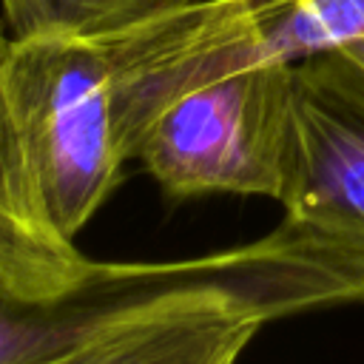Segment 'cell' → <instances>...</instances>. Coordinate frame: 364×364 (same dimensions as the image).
<instances>
[{
  "label": "cell",
  "mask_w": 364,
  "mask_h": 364,
  "mask_svg": "<svg viewBox=\"0 0 364 364\" xmlns=\"http://www.w3.org/2000/svg\"><path fill=\"white\" fill-rule=\"evenodd\" d=\"M119 145L97 37H3L0 293L3 307H60L97 264L74 247L119 182Z\"/></svg>",
  "instance_id": "cell-1"
},
{
  "label": "cell",
  "mask_w": 364,
  "mask_h": 364,
  "mask_svg": "<svg viewBox=\"0 0 364 364\" xmlns=\"http://www.w3.org/2000/svg\"><path fill=\"white\" fill-rule=\"evenodd\" d=\"M327 304L262 242L228 256L225 276L154 287L46 330L3 307L0 364H236L279 313Z\"/></svg>",
  "instance_id": "cell-2"
},
{
  "label": "cell",
  "mask_w": 364,
  "mask_h": 364,
  "mask_svg": "<svg viewBox=\"0 0 364 364\" xmlns=\"http://www.w3.org/2000/svg\"><path fill=\"white\" fill-rule=\"evenodd\" d=\"M296 139L293 63L259 60L179 97L136 162L173 199L236 193L282 199Z\"/></svg>",
  "instance_id": "cell-3"
},
{
  "label": "cell",
  "mask_w": 364,
  "mask_h": 364,
  "mask_svg": "<svg viewBox=\"0 0 364 364\" xmlns=\"http://www.w3.org/2000/svg\"><path fill=\"white\" fill-rule=\"evenodd\" d=\"M279 17L282 0H196L97 37L125 162L136 159L154 122L179 97L213 77L276 57Z\"/></svg>",
  "instance_id": "cell-4"
},
{
  "label": "cell",
  "mask_w": 364,
  "mask_h": 364,
  "mask_svg": "<svg viewBox=\"0 0 364 364\" xmlns=\"http://www.w3.org/2000/svg\"><path fill=\"white\" fill-rule=\"evenodd\" d=\"M293 80L296 139L282 228L364 279V68L333 48L293 63Z\"/></svg>",
  "instance_id": "cell-5"
},
{
  "label": "cell",
  "mask_w": 364,
  "mask_h": 364,
  "mask_svg": "<svg viewBox=\"0 0 364 364\" xmlns=\"http://www.w3.org/2000/svg\"><path fill=\"white\" fill-rule=\"evenodd\" d=\"M11 37H102L196 0H0Z\"/></svg>",
  "instance_id": "cell-6"
},
{
  "label": "cell",
  "mask_w": 364,
  "mask_h": 364,
  "mask_svg": "<svg viewBox=\"0 0 364 364\" xmlns=\"http://www.w3.org/2000/svg\"><path fill=\"white\" fill-rule=\"evenodd\" d=\"M355 40H364V0H282L273 34L279 60L299 63Z\"/></svg>",
  "instance_id": "cell-7"
},
{
  "label": "cell",
  "mask_w": 364,
  "mask_h": 364,
  "mask_svg": "<svg viewBox=\"0 0 364 364\" xmlns=\"http://www.w3.org/2000/svg\"><path fill=\"white\" fill-rule=\"evenodd\" d=\"M338 51H344L350 60H355V63L364 68V40H355V43H350V46H341Z\"/></svg>",
  "instance_id": "cell-8"
}]
</instances>
